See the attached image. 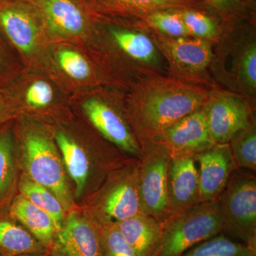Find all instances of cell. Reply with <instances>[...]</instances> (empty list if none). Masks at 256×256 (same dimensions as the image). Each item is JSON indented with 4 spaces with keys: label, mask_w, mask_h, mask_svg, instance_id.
I'll list each match as a JSON object with an SVG mask.
<instances>
[{
    "label": "cell",
    "mask_w": 256,
    "mask_h": 256,
    "mask_svg": "<svg viewBox=\"0 0 256 256\" xmlns=\"http://www.w3.org/2000/svg\"><path fill=\"white\" fill-rule=\"evenodd\" d=\"M124 94L126 118L141 150L153 144L165 129L204 105L206 94L200 88L181 82H164Z\"/></svg>",
    "instance_id": "1"
},
{
    "label": "cell",
    "mask_w": 256,
    "mask_h": 256,
    "mask_svg": "<svg viewBox=\"0 0 256 256\" xmlns=\"http://www.w3.org/2000/svg\"><path fill=\"white\" fill-rule=\"evenodd\" d=\"M6 124L0 129V202L8 194L14 178L16 133L14 128Z\"/></svg>",
    "instance_id": "25"
},
{
    "label": "cell",
    "mask_w": 256,
    "mask_h": 256,
    "mask_svg": "<svg viewBox=\"0 0 256 256\" xmlns=\"http://www.w3.org/2000/svg\"><path fill=\"white\" fill-rule=\"evenodd\" d=\"M154 143L166 150L170 158L194 156L216 144L210 136L203 107L165 129Z\"/></svg>",
    "instance_id": "11"
},
{
    "label": "cell",
    "mask_w": 256,
    "mask_h": 256,
    "mask_svg": "<svg viewBox=\"0 0 256 256\" xmlns=\"http://www.w3.org/2000/svg\"><path fill=\"white\" fill-rule=\"evenodd\" d=\"M24 69L18 54L0 33V88L9 86Z\"/></svg>",
    "instance_id": "28"
},
{
    "label": "cell",
    "mask_w": 256,
    "mask_h": 256,
    "mask_svg": "<svg viewBox=\"0 0 256 256\" xmlns=\"http://www.w3.org/2000/svg\"><path fill=\"white\" fill-rule=\"evenodd\" d=\"M105 86L70 96V106L104 139L133 158L142 156L140 146L124 118V95L106 92Z\"/></svg>",
    "instance_id": "5"
},
{
    "label": "cell",
    "mask_w": 256,
    "mask_h": 256,
    "mask_svg": "<svg viewBox=\"0 0 256 256\" xmlns=\"http://www.w3.org/2000/svg\"><path fill=\"white\" fill-rule=\"evenodd\" d=\"M182 256H256V249L234 240L222 232L197 244Z\"/></svg>",
    "instance_id": "23"
},
{
    "label": "cell",
    "mask_w": 256,
    "mask_h": 256,
    "mask_svg": "<svg viewBox=\"0 0 256 256\" xmlns=\"http://www.w3.org/2000/svg\"><path fill=\"white\" fill-rule=\"evenodd\" d=\"M42 244L28 230L8 220H0V254L16 256L42 250Z\"/></svg>",
    "instance_id": "21"
},
{
    "label": "cell",
    "mask_w": 256,
    "mask_h": 256,
    "mask_svg": "<svg viewBox=\"0 0 256 256\" xmlns=\"http://www.w3.org/2000/svg\"><path fill=\"white\" fill-rule=\"evenodd\" d=\"M138 161L133 158L124 173L114 180L101 197L102 224H116L141 212L138 188Z\"/></svg>",
    "instance_id": "13"
},
{
    "label": "cell",
    "mask_w": 256,
    "mask_h": 256,
    "mask_svg": "<svg viewBox=\"0 0 256 256\" xmlns=\"http://www.w3.org/2000/svg\"><path fill=\"white\" fill-rule=\"evenodd\" d=\"M55 127L38 120L18 117L14 129L26 175L50 190L68 210L74 201L55 142Z\"/></svg>",
    "instance_id": "2"
},
{
    "label": "cell",
    "mask_w": 256,
    "mask_h": 256,
    "mask_svg": "<svg viewBox=\"0 0 256 256\" xmlns=\"http://www.w3.org/2000/svg\"><path fill=\"white\" fill-rule=\"evenodd\" d=\"M10 210L12 216L22 224L42 245L52 246L56 229L50 215L21 194L15 197Z\"/></svg>",
    "instance_id": "19"
},
{
    "label": "cell",
    "mask_w": 256,
    "mask_h": 256,
    "mask_svg": "<svg viewBox=\"0 0 256 256\" xmlns=\"http://www.w3.org/2000/svg\"><path fill=\"white\" fill-rule=\"evenodd\" d=\"M198 174V202L217 201L229 178L238 169L228 143H216L193 156Z\"/></svg>",
    "instance_id": "12"
},
{
    "label": "cell",
    "mask_w": 256,
    "mask_h": 256,
    "mask_svg": "<svg viewBox=\"0 0 256 256\" xmlns=\"http://www.w3.org/2000/svg\"><path fill=\"white\" fill-rule=\"evenodd\" d=\"M205 1L218 9H226L238 2V0H205Z\"/></svg>",
    "instance_id": "33"
},
{
    "label": "cell",
    "mask_w": 256,
    "mask_h": 256,
    "mask_svg": "<svg viewBox=\"0 0 256 256\" xmlns=\"http://www.w3.org/2000/svg\"><path fill=\"white\" fill-rule=\"evenodd\" d=\"M54 140L70 178L80 196L85 190L90 171L88 156L78 140L60 124L56 126Z\"/></svg>",
    "instance_id": "18"
},
{
    "label": "cell",
    "mask_w": 256,
    "mask_h": 256,
    "mask_svg": "<svg viewBox=\"0 0 256 256\" xmlns=\"http://www.w3.org/2000/svg\"><path fill=\"white\" fill-rule=\"evenodd\" d=\"M240 74L250 88L255 90L256 86V47L252 44L247 47L240 60Z\"/></svg>",
    "instance_id": "31"
},
{
    "label": "cell",
    "mask_w": 256,
    "mask_h": 256,
    "mask_svg": "<svg viewBox=\"0 0 256 256\" xmlns=\"http://www.w3.org/2000/svg\"><path fill=\"white\" fill-rule=\"evenodd\" d=\"M100 237L101 256H138L121 235L116 224H102Z\"/></svg>",
    "instance_id": "27"
},
{
    "label": "cell",
    "mask_w": 256,
    "mask_h": 256,
    "mask_svg": "<svg viewBox=\"0 0 256 256\" xmlns=\"http://www.w3.org/2000/svg\"><path fill=\"white\" fill-rule=\"evenodd\" d=\"M18 190L22 196L50 216L56 232L62 228L65 220V210L54 194L34 182L26 174L22 175Z\"/></svg>",
    "instance_id": "20"
},
{
    "label": "cell",
    "mask_w": 256,
    "mask_h": 256,
    "mask_svg": "<svg viewBox=\"0 0 256 256\" xmlns=\"http://www.w3.org/2000/svg\"><path fill=\"white\" fill-rule=\"evenodd\" d=\"M44 16L56 42L88 46L97 31L100 12L92 0H32Z\"/></svg>",
    "instance_id": "9"
},
{
    "label": "cell",
    "mask_w": 256,
    "mask_h": 256,
    "mask_svg": "<svg viewBox=\"0 0 256 256\" xmlns=\"http://www.w3.org/2000/svg\"><path fill=\"white\" fill-rule=\"evenodd\" d=\"M170 52L174 60L184 68L202 70L212 58V50L206 41L180 38L170 43Z\"/></svg>",
    "instance_id": "22"
},
{
    "label": "cell",
    "mask_w": 256,
    "mask_h": 256,
    "mask_svg": "<svg viewBox=\"0 0 256 256\" xmlns=\"http://www.w3.org/2000/svg\"><path fill=\"white\" fill-rule=\"evenodd\" d=\"M148 22L152 26L171 36L184 38L190 35L182 18L178 12H156L150 15Z\"/></svg>",
    "instance_id": "29"
},
{
    "label": "cell",
    "mask_w": 256,
    "mask_h": 256,
    "mask_svg": "<svg viewBox=\"0 0 256 256\" xmlns=\"http://www.w3.org/2000/svg\"><path fill=\"white\" fill-rule=\"evenodd\" d=\"M102 14L124 18L144 10L180 5L183 0H92Z\"/></svg>",
    "instance_id": "24"
},
{
    "label": "cell",
    "mask_w": 256,
    "mask_h": 256,
    "mask_svg": "<svg viewBox=\"0 0 256 256\" xmlns=\"http://www.w3.org/2000/svg\"><path fill=\"white\" fill-rule=\"evenodd\" d=\"M171 158L162 146L150 144L138 161V188L141 212L160 223L170 216L168 171Z\"/></svg>",
    "instance_id": "10"
},
{
    "label": "cell",
    "mask_w": 256,
    "mask_h": 256,
    "mask_svg": "<svg viewBox=\"0 0 256 256\" xmlns=\"http://www.w3.org/2000/svg\"><path fill=\"white\" fill-rule=\"evenodd\" d=\"M25 1H32V0H25Z\"/></svg>",
    "instance_id": "34"
},
{
    "label": "cell",
    "mask_w": 256,
    "mask_h": 256,
    "mask_svg": "<svg viewBox=\"0 0 256 256\" xmlns=\"http://www.w3.org/2000/svg\"><path fill=\"white\" fill-rule=\"evenodd\" d=\"M0 256H2V254H0Z\"/></svg>",
    "instance_id": "35"
},
{
    "label": "cell",
    "mask_w": 256,
    "mask_h": 256,
    "mask_svg": "<svg viewBox=\"0 0 256 256\" xmlns=\"http://www.w3.org/2000/svg\"><path fill=\"white\" fill-rule=\"evenodd\" d=\"M15 117L14 109L6 90L4 88H0V129Z\"/></svg>",
    "instance_id": "32"
},
{
    "label": "cell",
    "mask_w": 256,
    "mask_h": 256,
    "mask_svg": "<svg viewBox=\"0 0 256 256\" xmlns=\"http://www.w3.org/2000/svg\"><path fill=\"white\" fill-rule=\"evenodd\" d=\"M0 1H1V0H0Z\"/></svg>",
    "instance_id": "36"
},
{
    "label": "cell",
    "mask_w": 256,
    "mask_h": 256,
    "mask_svg": "<svg viewBox=\"0 0 256 256\" xmlns=\"http://www.w3.org/2000/svg\"><path fill=\"white\" fill-rule=\"evenodd\" d=\"M4 88L16 117L35 119L72 110L70 96L40 69H24Z\"/></svg>",
    "instance_id": "7"
},
{
    "label": "cell",
    "mask_w": 256,
    "mask_h": 256,
    "mask_svg": "<svg viewBox=\"0 0 256 256\" xmlns=\"http://www.w3.org/2000/svg\"><path fill=\"white\" fill-rule=\"evenodd\" d=\"M222 232L223 218L218 200L198 204L162 223L161 238L154 256H182Z\"/></svg>",
    "instance_id": "6"
},
{
    "label": "cell",
    "mask_w": 256,
    "mask_h": 256,
    "mask_svg": "<svg viewBox=\"0 0 256 256\" xmlns=\"http://www.w3.org/2000/svg\"><path fill=\"white\" fill-rule=\"evenodd\" d=\"M0 33L24 68L41 69L48 48L56 42L42 12L25 0L0 1Z\"/></svg>",
    "instance_id": "3"
},
{
    "label": "cell",
    "mask_w": 256,
    "mask_h": 256,
    "mask_svg": "<svg viewBox=\"0 0 256 256\" xmlns=\"http://www.w3.org/2000/svg\"><path fill=\"white\" fill-rule=\"evenodd\" d=\"M190 35L200 38H212L216 34V26L212 18L198 12L184 10L178 12Z\"/></svg>",
    "instance_id": "30"
},
{
    "label": "cell",
    "mask_w": 256,
    "mask_h": 256,
    "mask_svg": "<svg viewBox=\"0 0 256 256\" xmlns=\"http://www.w3.org/2000/svg\"><path fill=\"white\" fill-rule=\"evenodd\" d=\"M170 216L200 204L198 168L193 156L171 158L168 171Z\"/></svg>",
    "instance_id": "16"
},
{
    "label": "cell",
    "mask_w": 256,
    "mask_h": 256,
    "mask_svg": "<svg viewBox=\"0 0 256 256\" xmlns=\"http://www.w3.org/2000/svg\"><path fill=\"white\" fill-rule=\"evenodd\" d=\"M203 109L210 136L218 144L228 143L252 122L248 106L233 96L212 98L206 101Z\"/></svg>",
    "instance_id": "14"
},
{
    "label": "cell",
    "mask_w": 256,
    "mask_h": 256,
    "mask_svg": "<svg viewBox=\"0 0 256 256\" xmlns=\"http://www.w3.org/2000/svg\"><path fill=\"white\" fill-rule=\"evenodd\" d=\"M56 256H101L100 229L70 213L52 246Z\"/></svg>",
    "instance_id": "15"
},
{
    "label": "cell",
    "mask_w": 256,
    "mask_h": 256,
    "mask_svg": "<svg viewBox=\"0 0 256 256\" xmlns=\"http://www.w3.org/2000/svg\"><path fill=\"white\" fill-rule=\"evenodd\" d=\"M40 70L46 72L70 96L117 85L88 47L74 42H54Z\"/></svg>",
    "instance_id": "4"
},
{
    "label": "cell",
    "mask_w": 256,
    "mask_h": 256,
    "mask_svg": "<svg viewBox=\"0 0 256 256\" xmlns=\"http://www.w3.org/2000/svg\"><path fill=\"white\" fill-rule=\"evenodd\" d=\"M116 224L138 256H154L161 238L162 223L140 212Z\"/></svg>",
    "instance_id": "17"
},
{
    "label": "cell",
    "mask_w": 256,
    "mask_h": 256,
    "mask_svg": "<svg viewBox=\"0 0 256 256\" xmlns=\"http://www.w3.org/2000/svg\"><path fill=\"white\" fill-rule=\"evenodd\" d=\"M224 232L256 249V178L236 169L218 200Z\"/></svg>",
    "instance_id": "8"
},
{
    "label": "cell",
    "mask_w": 256,
    "mask_h": 256,
    "mask_svg": "<svg viewBox=\"0 0 256 256\" xmlns=\"http://www.w3.org/2000/svg\"><path fill=\"white\" fill-rule=\"evenodd\" d=\"M234 162L238 169L256 171V130L252 122L228 142Z\"/></svg>",
    "instance_id": "26"
}]
</instances>
